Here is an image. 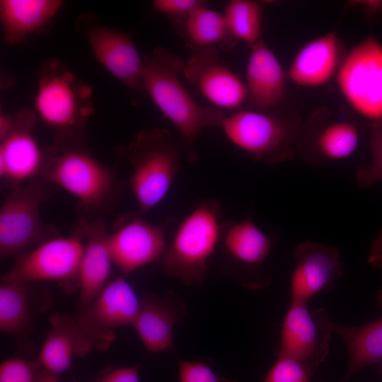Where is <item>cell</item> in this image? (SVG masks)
Instances as JSON below:
<instances>
[{
  "label": "cell",
  "mask_w": 382,
  "mask_h": 382,
  "mask_svg": "<svg viewBox=\"0 0 382 382\" xmlns=\"http://www.w3.org/2000/svg\"><path fill=\"white\" fill-rule=\"evenodd\" d=\"M143 62V91L180 132L188 161L196 163L200 133L207 127H220L225 112L212 105H202L188 93L179 77L185 64L180 57L156 47Z\"/></svg>",
  "instance_id": "obj_1"
},
{
  "label": "cell",
  "mask_w": 382,
  "mask_h": 382,
  "mask_svg": "<svg viewBox=\"0 0 382 382\" xmlns=\"http://www.w3.org/2000/svg\"><path fill=\"white\" fill-rule=\"evenodd\" d=\"M219 203L214 199L197 202L178 225L161 257L164 272L187 286L201 284L208 261L221 241L224 222Z\"/></svg>",
  "instance_id": "obj_2"
},
{
  "label": "cell",
  "mask_w": 382,
  "mask_h": 382,
  "mask_svg": "<svg viewBox=\"0 0 382 382\" xmlns=\"http://www.w3.org/2000/svg\"><path fill=\"white\" fill-rule=\"evenodd\" d=\"M182 146L163 128L142 129L127 148L132 167L129 185L142 214L166 196L181 169Z\"/></svg>",
  "instance_id": "obj_3"
},
{
  "label": "cell",
  "mask_w": 382,
  "mask_h": 382,
  "mask_svg": "<svg viewBox=\"0 0 382 382\" xmlns=\"http://www.w3.org/2000/svg\"><path fill=\"white\" fill-rule=\"evenodd\" d=\"M84 236L79 225L68 236L52 237L17 257L1 281L57 282L64 291L80 289V267Z\"/></svg>",
  "instance_id": "obj_4"
},
{
  "label": "cell",
  "mask_w": 382,
  "mask_h": 382,
  "mask_svg": "<svg viewBox=\"0 0 382 382\" xmlns=\"http://www.w3.org/2000/svg\"><path fill=\"white\" fill-rule=\"evenodd\" d=\"M90 88L77 80L64 66L49 61L40 71L35 108L47 125L69 137L82 127L92 113Z\"/></svg>",
  "instance_id": "obj_5"
},
{
  "label": "cell",
  "mask_w": 382,
  "mask_h": 382,
  "mask_svg": "<svg viewBox=\"0 0 382 382\" xmlns=\"http://www.w3.org/2000/svg\"><path fill=\"white\" fill-rule=\"evenodd\" d=\"M46 182L33 180L15 187L4 200L0 209L1 260L16 257L54 237L40 216L41 206L50 196Z\"/></svg>",
  "instance_id": "obj_6"
},
{
  "label": "cell",
  "mask_w": 382,
  "mask_h": 382,
  "mask_svg": "<svg viewBox=\"0 0 382 382\" xmlns=\"http://www.w3.org/2000/svg\"><path fill=\"white\" fill-rule=\"evenodd\" d=\"M42 178L74 196L86 209L105 206L115 194L112 173L87 151L67 149L47 158Z\"/></svg>",
  "instance_id": "obj_7"
},
{
  "label": "cell",
  "mask_w": 382,
  "mask_h": 382,
  "mask_svg": "<svg viewBox=\"0 0 382 382\" xmlns=\"http://www.w3.org/2000/svg\"><path fill=\"white\" fill-rule=\"evenodd\" d=\"M220 127L231 143L257 161L275 165L292 156L296 129L280 117L243 110L226 115Z\"/></svg>",
  "instance_id": "obj_8"
},
{
  "label": "cell",
  "mask_w": 382,
  "mask_h": 382,
  "mask_svg": "<svg viewBox=\"0 0 382 382\" xmlns=\"http://www.w3.org/2000/svg\"><path fill=\"white\" fill-rule=\"evenodd\" d=\"M339 90L361 116L382 120V45L369 36L342 61L337 74Z\"/></svg>",
  "instance_id": "obj_9"
},
{
  "label": "cell",
  "mask_w": 382,
  "mask_h": 382,
  "mask_svg": "<svg viewBox=\"0 0 382 382\" xmlns=\"http://www.w3.org/2000/svg\"><path fill=\"white\" fill-rule=\"evenodd\" d=\"M139 306L133 287L118 277L108 282L91 303L79 306L74 318L93 349L103 351L115 340V329L133 324Z\"/></svg>",
  "instance_id": "obj_10"
},
{
  "label": "cell",
  "mask_w": 382,
  "mask_h": 382,
  "mask_svg": "<svg viewBox=\"0 0 382 382\" xmlns=\"http://www.w3.org/2000/svg\"><path fill=\"white\" fill-rule=\"evenodd\" d=\"M330 321L327 310L318 308L311 313L307 302L291 300L282 324L278 355L316 370L330 352Z\"/></svg>",
  "instance_id": "obj_11"
},
{
  "label": "cell",
  "mask_w": 382,
  "mask_h": 382,
  "mask_svg": "<svg viewBox=\"0 0 382 382\" xmlns=\"http://www.w3.org/2000/svg\"><path fill=\"white\" fill-rule=\"evenodd\" d=\"M170 219L152 224L137 215L123 218L108 236L112 263L125 274L161 259Z\"/></svg>",
  "instance_id": "obj_12"
},
{
  "label": "cell",
  "mask_w": 382,
  "mask_h": 382,
  "mask_svg": "<svg viewBox=\"0 0 382 382\" xmlns=\"http://www.w3.org/2000/svg\"><path fill=\"white\" fill-rule=\"evenodd\" d=\"M36 283L1 281L0 330L12 336L23 354L35 352V345L30 337L35 320L54 304L50 293L37 287Z\"/></svg>",
  "instance_id": "obj_13"
},
{
  "label": "cell",
  "mask_w": 382,
  "mask_h": 382,
  "mask_svg": "<svg viewBox=\"0 0 382 382\" xmlns=\"http://www.w3.org/2000/svg\"><path fill=\"white\" fill-rule=\"evenodd\" d=\"M219 57L217 47L197 50L185 63L183 73L212 106L235 110L247 100L245 84Z\"/></svg>",
  "instance_id": "obj_14"
},
{
  "label": "cell",
  "mask_w": 382,
  "mask_h": 382,
  "mask_svg": "<svg viewBox=\"0 0 382 382\" xmlns=\"http://www.w3.org/2000/svg\"><path fill=\"white\" fill-rule=\"evenodd\" d=\"M292 256L296 262L291 276L292 301L308 302L318 293L331 289L343 274L342 257L332 246L306 241L296 245Z\"/></svg>",
  "instance_id": "obj_15"
},
{
  "label": "cell",
  "mask_w": 382,
  "mask_h": 382,
  "mask_svg": "<svg viewBox=\"0 0 382 382\" xmlns=\"http://www.w3.org/2000/svg\"><path fill=\"white\" fill-rule=\"evenodd\" d=\"M30 111L21 112L13 118L9 133L1 139V178L14 185L35 179L42 172L47 158L33 135L35 117Z\"/></svg>",
  "instance_id": "obj_16"
},
{
  "label": "cell",
  "mask_w": 382,
  "mask_h": 382,
  "mask_svg": "<svg viewBox=\"0 0 382 382\" xmlns=\"http://www.w3.org/2000/svg\"><path fill=\"white\" fill-rule=\"evenodd\" d=\"M86 37L96 59L108 72L129 90L143 91V58L127 33L93 25Z\"/></svg>",
  "instance_id": "obj_17"
},
{
  "label": "cell",
  "mask_w": 382,
  "mask_h": 382,
  "mask_svg": "<svg viewBox=\"0 0 382 382\" xmlns=\"http://www.w3.org/2000/svg\"><path fill=\"white\" fill-rule=\"evenodd\" d=\"M185 303L173 293L162 296L146 294L140 299L138 314L133 326L144 347L150 352L173 348L175 325L184 317Z\"/></svg>",
  "instance_id": "obj_18"
},
{
  "label": "cell",
  "mask_w": 382,
  "mask_h": 382,
  "mask_svg": "<svg viewBox=\"0 0 382 382\" xmlns=\"http://www.w3.org/2000/svg\"><path fill=\"white\" fill-rule=\"evenodd\" d=\"M250 48L246 100L258 111L269 110L284 97L286 76L277 57L262 40Z\"/></svg>",
  "instance_id": "obj_19"
},
{
  "label": "cell",
  "mask_w": 382,
  "mask_h": 382,
  "mask_svg": "<svg viewBox=\"0 0 382 382\" xmlns=\"http://www.w3.org/2000/svg\"><path fill=\"white\" fill-rule=\"evenodd\" d=\"M78 225L84 236L80 267L79 306L91 303L108 284L112 264L108 233L102 220L81 219Z\"/></svg>",
  "instance_id": "obj_20"
},
{
  "label": "cell",
  "mask_w": 382,
  "mask_h": 382,
  "mask_svg": "<svg viewBox=\"0 0 382 382\" xmlns=\"http://www.w3.org/2000/svg\"><path fill=\"white\" fill-rule=\"evenodd\" d=\"M342 47L330 32L304 45L290 66L288 76L296 85L316 87L328 82L338 70Z\"/></svg>",
  "instance_id": "obj_21"
},
{
  "label": "cell",
  "mask_w": 382,
  "mask_h": 382,
  "mask_svg": "<svg viewBox=\"0 0 382 382\" xmlns=\"http://www.w3.org/2000/svg\"><path fill=\"white\" fill-rule=\"evenodd\" d=\"M50 323V330L37 358L43 368L59 376L69 369L74 357H83L93 347L74 317L57 313Z\"/></svg>",
  "instance_id": "obj_22"
},
{
  "label": "cell",
  "mask_w": 382,
  "mask_h": 382,
  "mask_svg": "<svg viewBox=\"0 0 382 382\" xmlns=\"http://www.w3.org/2000/svg\"><path fill=\"white\" fill-rule=\"evenodd\" d=\"M62 6L59 0H1L0 19L8 44H20L47 26Z\"/></svg>",
  "instance_id": "obj_23"
},
{
  "label": "cell",
  "mask_w": 382,
  "mask_h": 382,
  "mask_svg": "<svg viewBox=\"0 0 382 382\" xmlns=\"http://www.w3.org/2000/svg\"><path fill=\"white\" fill-rule=\"evenodd\" d=\"M376 306L382 312V287L376 294ZM330 327L344 341L348 352V370L342 382H347L366 366L382 361V316L361 326H348L331 320Z\"/></svg>",
  "instance_id": "obj_24"
},
{
  "label": "cell",
  "mask_w": 382,
  "mask_h": 382,
  "mask_svg": "<svg viewBox=\"0 0 382 382\" xmlns=\"http://www.w3.org/2000/svg\"><path fill=\"white\" fill-rule=\"evenodd\" d=\"M228 254L248 267L261 265L272 248V241L251 219L224 222L221 241Z\"/></svg>",
  "instance_id": "obj_25"
},
{
  "label": "cell",
  "mask_w": 382,
  "mask_h": 382,
  "mask_svg": "<svg viewBox=\"0 0 382 382\" xmlns=\"http://www.w3.org/2000/svg\"><path fill=\"white\" fill-rule=\"evenodd\" d=\"M186 41L195 50L214 47L229 50L238 42L231 34L224 13L201 6L182 21Z\"/></svg>",
  "instance_id": "obj_26"
},
{
  "label": "cell",
  "mask_w": 382,
  "mask_h": 382,
  "mask_svg": "<svg viewBox=\"0 0 382 382\" xmlns=\"http://www.w3.org/2000/svg\"><path fill=\"white\" fill-rule=\"evenodd\" d=\"M359 144L357 127L346 121L335 122L323 127L313 141L316 156L312 163L345 159L353 154Z\"/></svg>",
  "instance_id": "obj_27"
},
{
  "label": "cell",
  "mask_w": 382,
  "mask_h": 382,
  "mask_svg": "<svg viewBox=\"0 0 382 382\" xmlns=\"http://www.w3.org/2000/svg\"><path fill=\"white\" fill-rule=\"evenodd\" d=\"M232 35L249 47L261 40L262 18L260 4L248 0L229 1L224 13Z\"/></svg>",
  "instance_id": "obj_28"
},
{
  "label": "cell",
  "mask_w": 382,
  "mask_h": 382,
  "mask_svg": "<svg viewBox=\"0 0 382 382\" xmlns=\"http://www.w3.org/2000/svg\"><path fill=\"white\" fill-rule=\"evenodd\" d=\"M369 129L371 161L360 165L355 176L357 185L362 189L382 181V120L372 122Z\"/></svg>",
  "instance_id": "obj_29"
},
{
  "label": "cell",
  "mask_w": 382,
  "mask_h": 382,
  "mask_svg": "<svg viewBox=\"0 0 382 382\" xmlns=\"http://www.w3.org/2000/svg\"><path fill=\"white\" fill-rule=\"evenodd\" d=\"M263 382H311L316 369L293 358L278 355Z\"/></svg>",
  "instance_id": "obj_30"
},
{
  "label": "cell",
  "mask_w": 382,
  "mask_h": 382,
  "mask_svg": "<svg viewBox=\"0 0 382 382\" xmlns=\"http://www.w3.org/2000/svg\"><path fill=\"white\" fill-rule=\"evenodd\" d=\"M41 367L38 358H10L0 366V382H35Z\"/></svg>",
  "instance_id": "obj_31"
},
{
  "label": "cell",
  "mask_w": 382,
  "mask_h": 382,
  "mask_svg": "<svg viewBox=\"0 0 382 382\" xmlns=\"http://www.w3.org/2000/svg\"><path fill=\"white\" fill-rule=\"evenodd\" d=\"M180 382H238L216 375L206 364L195 361H178Z\"/></svg>",
  "instance_id": "obj_32"
},
{
  "label": "cell",
  "mask_w": 382,
  "mask_h": 382,
  "mask_svg": "<svg viewBox=\"0 0 382 382\" xmlns=\"http://www.w3.org/2000/svg\"><path fill=\"white\" fill-rule=\"evenodd\" d=\"M155 11L163 13L175 20L185 19L195 8L206 5L202 0H154L152 3Z\"/></svg>",
  "instance_id": "obj_33"
},
{
  "label": "cell",
  "mask_w": 382,
  "mask_h": 382,
  "mask_svg": "<svg viewBox=\"0 0 382 382\" xmlns=\"http://www.w3.org/2000/svg\"><path fill=\"white\" fill-rule=\"evenodd\" d=\"M141 363L128 367L111 369L101 376L98 382H139Z\"/></svg>",
  "instance_id": "obj_34"
},
{
  "label": "cell",
  "mask_w": 382,
  "mask_h": 382,
  "mask_svg": "<svg viewBox=\"0 0 382 382\" xmlns=\"http://www.w3.org/2000/svg\"><path fill=\"white\" fill-rule=\"evenodd\" d=\"M368 262L375 267L382 269V228L371 245Z\"/></svg>",
  "instance_id": "obj_35"
},
{
  "label": "cell",
  "mask_w": 382,
  "mask_h": 382,
  "mask_svg": "<svg viewBox=\"0 0 382 382\" xmlns=\"http://www.w3.org/2000/svg\"><path fill=\"white\" fill-rule=\"evenodd\" d=\"M59 376L42 366L38 372L35 382H59Z\"/></svg>",
  "instance_id": "obj_36"
},
{
  "label": "cell",
  "mask_w": 382,
  "mask_h": 382,
  "mask_svg": "<svg viewBox=\"0 0 382 382\" xmlns=\"http://www.w3.org/2000/svg\"><path fill=\"white\" fill-rule=\"evenodd\" d=\"M357 4L362 5L364 8L371 13L378 12L382 9V1H362Z\"/></svg>",
  "instance_id": "obj_37"
},
{
  "label": "cell",
  "mask_w": 382,
  "mask_h": 382,
  "mask_svg": "<svg viewBox=\"0 0 382 382\" xmlns=\"http://www.w3.org/2000/svg\"><path fill=\"white\" fill-rule=\"evenodd\" d=\"M377 366H378V374L381 376L382 378V361L378 364H376Z\"/></svg>",
  "instance_id": "obj_38"
},
{
  "label": "cell",
  "mask_w": 382,
  "mask_h": 382,
  "mask_svg": "<svg viewBox=\"0 0 382 382\" xmlns=\"http://www.w3.org/2000/svg\"><path fill=\"white\" fill-rule=\"evenodd\" d=\"M74 382H78V381H77L76 380L74 379Z\"/></svg>",
  "instance_id": "obj_39"
}]
</instances>
